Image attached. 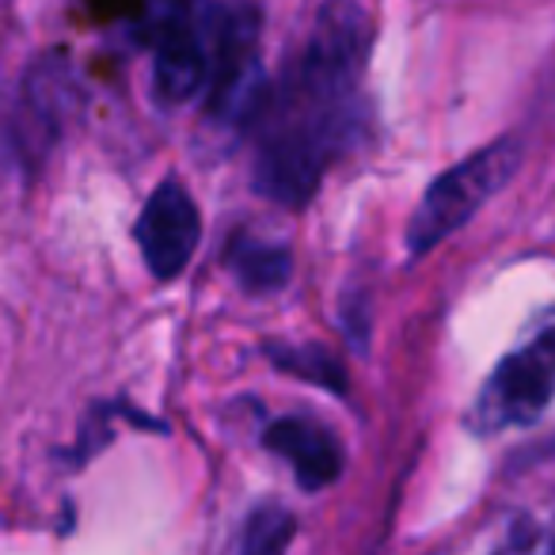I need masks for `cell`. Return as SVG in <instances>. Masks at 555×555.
I'll return each mask as SVG.
<instances>
[{
	"label": "cell",
	"mask_w": 555,
	"mask_h": 555,
	"mask_svg": "<svg viewBox=\"0 0 555 555\" xmlns=\"http://www.w3.org/2000/svg\"><path fill=\"white\" fill-rule=\"evenodd\" d=\"M370 24L354 0H327L286 77L255 111V191L278 206H305L335 160L362 138V77Z\"/></svg>",
	"instance_id": "cell-1"
},
{
	"label": "cell",
	"mask_w": 555,
	"mask_h": 555,
	"mask_svg": "<svg viewBox=\"0 0 555 555\" xmlns=\"http://www.w3.org/2000/svg\"><path fill=\"white\" fill-rule=\"evenodd\" d=\"M517 164H521V145L514 138H499L434 179L408 221V251L426 255L456 229H464L476 209L514 179Z\"/></svg>",
	"instance_id": "cell-2"
},
{
	"label": "cell",
	"mask_w": 555,
	"mask_h": 555,
	"mask_svg": "<svg viewBox=\"0 0 555 555\" xmlns=\"http://www.w3.org/2000/svg\"><path fill=\"white\" fill-rule=\"evenodd\" d=\"M555 396V317L537 327L529 343L509 350L472 403V426L479 434H502L532 426Z\"/></svg>",
	"instance_id": "cell-3"
},
{
	"label": "cell",
	"mask_w": 555,
	"mask_h": 555,
	"mask_svg": "<svg viewBox=\"0 0 555 555\" xmlns=\"http://www.w3.org/2000/svg\"><path fill=\"white\" fill-rule=\"evenodd\" d=\"M80 107H85V88H80L69 57L47 54L27 65L9 118L12 160H20L27 171L47 164V156L62 145V138L80 118Z\"/></svg>",
	"instance_id": "cell-4"
},
{
	"label": "cell",
	"mask_w": 555,
	"mask_h": 555,
	"mask_svg": "<svg viewBox=\"0 0 555 555\" xmlns=\"http://www.w3.org/2000/svg\"><path fill=\"white\" fill-rule=\"evenodd\" d=\"M198 240H202L198 202L191 198V191L183 183L164 179L149 194V202L141 206L138 217V244L149 274L156 282H171L176 274H183L186 262L198 251Z\"/></svg>",
	"instance_id": "cell-5"
},
{
	"label": "cell",
	"mask_w": 555,
	"mask_h": 555,
	"mask_svg": "<svg viewBox=\"0 0 555 555\" xmlns=\"http://www.w3.org/2000/svg\"><path fill=\"white\" fill-rule=\"evenodd\" d=\"M262 446L282 456V461H289L297 487L312 494L332 487L343 476V461H347L343 441L335 438L332 426L309 415H286L270 423L267 434H262Z\"/></svg>",
	"instance_id": "cell-6"
},
{
	"label": "cell",
	"mask_w": 555,
	"mask_h": 555,
	"mask_svg": "<svg viewBox=\"0 0 555 555\" xmlns=\"http://www.w3.org/2000/svg\"><path fill=\"white\" fill-rule=\"evenodd\" d=\"M224 262H229L232 278H236L247 294H278V289H286L289 274H294L289 247L274 244V240H259L251 232L232 236Z\"/></svg>",
	"instance_id": "cell-7"
},
{
	"label": "cell",
	"mask_w": 555,
	"mask_h": 555,
	"mask_svg": "<svg viewBox=\"0 0 555 555\" xmlns=\"http://www.w3.org/2000/svg\"><path fill=\"white\" fill-rule=\"evenodd\" d=\"M294 532H297L294 514H289L286 506H274V502H270V506H259L247 514V521L240 525V537L232 547L244 555H274L294 540Z\"/></svg>",
	"instance_id": "cell-8"
},
{
	"label": "cell",
	"mask_w": 555,
	"mask_h": 555,
	"mask_svg": "<svg viewBox=\"0 0 555 555\" xmlns=\"http://www.w3.org/2000/svg\"><path fill=\"white\" fill-rule=\"evenodd\" d=\"M267 358L278 365V370H286L289 377H301L312 380L320 388H332V392H343L347 380H343V365L327 354L324 347H267Z\"/></svg>",
	"instance_id": "cell-9"
},
{
	"label": "cell",
	"mask_w": 555,
	"mask_h": 555,
	"mask_svg": "<svg viewBox=\"0 0 555 555\" xmlns=\"http://www.w3.org/2000/svg\"><path fill=\"white\" fill-rule=\"evenodd\" d=\"M544 544H547V547H552V552H555V521L547 525V540H544Z\"/></svg>",
	"instance_id": "cell-10"
}]
</instances>
